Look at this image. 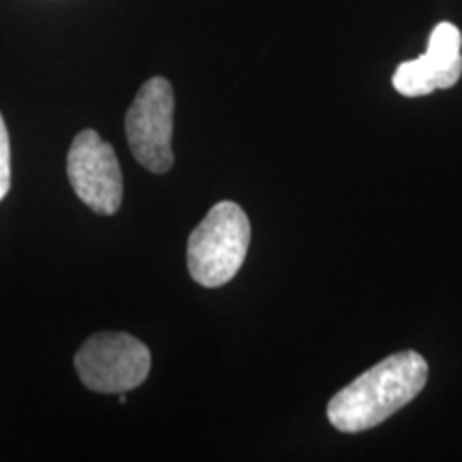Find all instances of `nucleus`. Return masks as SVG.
<instances>
[{"label": "nucleus", "mask_w": 462, "mask_h": 462, "mask_svg": "<svg viewBox=\"0 0 462 462\" xmlns=\"http://www.w3.org/2000/svg\"><path fill=\"white\" fill-rule=\"evenodd\" d=\"M67 176L79 199L97 215H116L123 204V171L114 148L92 129L78 133L67 154Z\"/></svg>", "instance_id": "39448f33"}, {"label": "nucleus", "mask_w": 462, "mask_h": 462, "mask_svg": "<svg viewBox=\"0 0 462 462\" xmlns=\"http://www.w3.org/2000/svg\"><path fill=\"white\" fill-rule=\"evenodd\" d=\"M11 187V143L9 131L5 125L3 114H0V201L9 193Z\"/></svg>", "instance_id": "0eeeda50"}, {"label": "nucleus", "mask_w": 462, "mask_h": 462, "mask_svg": "<svg viewBox=\"0 0 462 462\" xmlns=\"http://www.w3.org/2000/svg\"><path fill=\"white\" fill-rule=\"evenodd\" d=\"M126 140L137 163L152 173L173 165V90L165 78H150L133 99L125 118Z\"/></svg>", "instance_id": "20e7f679"}, {"label": "nucleus", "mask_w": 462, "mask_h": 462, "mask_svg": "<svg viewBox=\"0 0 462 462\" xmlns=\"http://www.w3.org/2000/svg\"><path fill=\"white\" fill-rule=\"evenodd\" d=\"M462 34L449 22L430 32L429 48L415 60L401 62L392 78L402 97H424L437 88H452L462 75Z\"/></svg>", "instance_id": "423d86ee"}, {"label": "nucleus", "mask_w": 462, "mask_h": 462, "mask_svg": "<svg viewBox=\"0 0 462 462\" xmlns=\"http://www.w3.org/2000/svg\"><path fill=\"white\" fill-rule=\"evenodd\" d=\"M426 381L429 364L418 351L388 356L332 398L328 420L340 432L371 430L411 402Z\"/></svg>", "instance_id": "f257e3e1"}, {"label": "nucleus", "mask_w": 462, "mask_h": 462, "mask_svg": "<svg viewBox=\"0 0 462 462\" xmlns=\"http://www.w3.org/2000/svg\"><path fill=\"white\" fill-rule=\"evenodd\" d=\"M251 245V223L234 201L210 208L187 246L189 273L201 287H221L238 274Z\"/></svg>", "instance_id": "f03ea898"}, {"label": "nucleus", "mask_w": 462, "mask_h": 462, "mask_svg": "<svg viewBox=\"0 0 462 462\" xmlns=\"http://www.w3.org/2000/svg\"><path fill=\"white\" fill-rule=\"evenodd\" d=\"M75 371L86 388L99 394L135 390L150 373L148 346L125 332H99L75 354Z\"/></svg>", "instance_id": "7ed1b4c3"}]
</instances>
